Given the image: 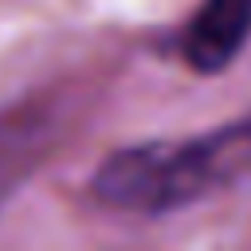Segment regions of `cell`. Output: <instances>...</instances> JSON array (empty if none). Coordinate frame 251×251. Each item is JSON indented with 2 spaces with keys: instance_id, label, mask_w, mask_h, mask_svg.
Segmentation results:
<instances>
[{
  "instance_id": "cell-2",
  "label": "cell",
  "mask_w": 251,
  "mask_h": 251,
  "mask_svg": "<svg viewBox=\"0 0 251 251\" xmlns=\"http://www.w3.org/2000/svg\"><path fill=\"white\" fill-rule=\"evenodd\" d=\"M251 39V0H200L180 31V59L196 75L227 71Z\"/></svg>"
},
{
  "instance_id": "cell-1",
  "label": "cell",
  "mask_w": 251,
  "mask_h": 251,
  "mask_svg": "<svg viewBox=\"0 0 251 251\" xmlns=\"http://www.w3.org/2000/svg\"><path fill=\"white\" fill-rule=\"evenodd\" d=\"M251 165V118L188 137H149L114 149L90 176V196L126 216H169L239 180Z\"/></svg>"
},
{
  "instance_id": "cell-3",
  "label": "cell",
  "mask_w": 251,
  "mask_h": 251,
  "mask_svg": "<svg viewBox=\"0 0 251 251\" xmlns=\"http://www.w3.org/2000/svg\"><path fill=\"white\" fill-rule=\"evenodd\" d=\"M39 133H43V126H35L31 118L0 122V208L16 192V184L31 173L35 153H39Z\"/></svg>"
}]
</instances>
